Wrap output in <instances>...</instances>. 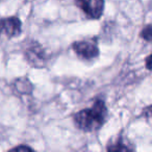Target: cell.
<instances>
[{
  "instance_id": "obj_1",
  "label": "cell",
  "mask_w": 152,
  "mask_h": 152,
  "mask_svg": "<svg viewBox=\"0 0 152 152\" xmlns=\"http://www.w3.org/2000/svg\"><path fill=\"white\" fill-rule=\"evenodd\" d=\"M108 119V110L103 99L94 100L90 107L80 110L72 117L76 128L83 132H96L105 125Z\"/></svg>"
},
{
  "instance_id": "obj_2",
  "label": "cell",
  "mask_w": 152,
  "mask_h": 152,
  "mask_svg": "<svg viewBox=\"0 0 152 152\" xmlns=\"http://www.w3.org/2000/svg\"><path fill=\"white\" fill-rule=\"evenodd\" d=\"M23 56L31 67L42 69L48 61V55L45 48L34 40H29L23 46Z\"/></svg>"
},
{
  "instance_id": "obj_5",
  "label": "cell",
  "mask_w": 152,
  "mask_h": 152,
  "mask_svg": "<svg viewBox=\"0 0 152 152\" xmlns=\"http://www.w3.org/2000/svg\"><path fill=\"white\" fill-rule=\"evenodd\" d=\"M22 34V21L17 16L0 18V37L14 39Z\"/></svg>"
},
{
  "instance_id": "obj_7",
  "label": "cell",
  "mask_w": 152,
  "mask_h": 152,
  "mask_svg": "<svg viewBox=\"0 0 152 152\" xmlns=\"http://www.w3.org/2000/svg\"><path fill=\"white\" fill-rule=\"evenodd\" d=\"M12 89L19 96H29L34 92V85L27 77H18L13 81Z\"/></svg>"
},
{
  "instance_id": "obj_10",
  "label": "cell",
  "mask_w": 152,
  "mask_h": 152,
  "mask_svg": "<svg viewBox=\"0 0 152 152\" xmlns=\"http://www.w3.org/2000/svg\"><path fill=\"white\" fill-rule=\"evenodd\" d=\"M142 115H143L146 119L152 120V104H149V105H147L146 107H144L143 110H142Z\"/></svg>"
},
{
  "instance_id": "obj_9",
  "label": "cell",
  "mask_w": 152,
  "mask_h": 152,
  "mask_svg": "<svg viewBox=\"0 0 152 152\" xmlns=\"http://www.w3.org/2000/svg\"><path fill=\"white\" fill-rule=\"evenodd\" d=\"M7 152H37L34 148H31L28 145H24V144H21V145L15 146V147L11 148L10 150H7Z\"/></svg>"
},
{
  "instance_id": "obj_8",
  "label": "cell",
  "mask_w": 152,
  "mask_h": 152,
  "mask_svg": "<svg viewBox=\"0 0 152 152\" xmlns=\"http://www.w3.org/2000/svg\"><path fill=\"white\" fill-rule=\"evenodd\" d=\"M140 38L143 39L146 42H152V24L144 26L143 29L140 32Z\"/></svg>"
},
{
  "instance_id": "obj_11",
  "label": "cell",
  "mask_w": 152,
  "mask_h": 152,
  "mask_svg": "<svg viewBox=\"0 0 152 152\" xmlns=\"http://www.w3.org/2000/svg\"><path fill=\"white\" fill-rule=\"evenodd\" d=\"M145 67L147 70L152 71V52L145 58Z\"/></svg>"
},
{
  "instance_id": "obj_3",
  "label": "cell",
  "mask_w": 152,
  "mask_h": 152,
  "mask_svg": "<svg viewBox=\"0 0 152 152\" xmlns=\"http://www.w3.org/2000/svg\"><path fill=\"white\" fill-rule=\"evenodd\" d=\"M72 50L81 61H92L100 54L99 46L95 40L76 41L72 44Z\"/></svg>"
},
{
  "instance_id": "obj_6",
  "label": "cell",
  "mask_w": 152,
  "mask_h": 152,
  "mask_svg": "<svg viewBox=\"0 0 152 152\" xmlns=\"http://www.w3.org/2000/svg\"><path fill=\"white\" fill-rule=\"evenodd\" d=\"M106 152H135V148L127 137L119 134L106 144Z\"/></svg>"
},
{
  "instance_id": "obj_4",
  "label": "cell",
  "mask_w": 152,
  "mask_h": 152,
  "mask_svg": "<svg viewBox=\"0 0 152 152\" xmlns=\"http://www.w3.org/2000/svg\"><path fill=\"white\" fill-rule=\"evenodd\" d=\"M75 4L90 20H99L105 10V0H75Z\"/></svg>"
}]
</instances>
